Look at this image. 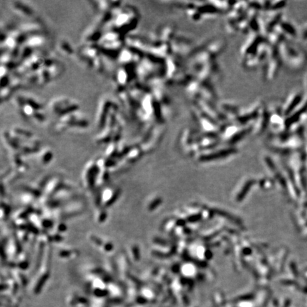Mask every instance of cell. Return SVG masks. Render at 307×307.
Instances as JSON below:
<instances>
[{
  "instance_id": "277c9868",
  "label": "cell",
  "mask_w": 307,
  "mask_h": 307,
  "mask_svg": "<svg viewBox=\"0 0 307 307\" xmlns=\"http://www.w3.org/2000/svg\"><path fill=\"white\" fill-rule=\"evenodd\" d=\"M219 110L225 116L227 120H232L235 122L236 118L240 112L241 108L238 105L233 102L224 101L222 102L219 106Z\"/></svg>"
},
{
  "instance_id": "3957f363",
  "label": "cell",
  "mask_w": 307,
  "mask_h": 307,
  "mask_svg": "<svg viewBox=\"0 0 307 307\" xmlns=\"http://www.w3.org/2000/svg\"><path fill=\"white\" fill-rule=\"evenodd\" d=\"M302 95L299 92H294L287 99L285 103L282 105V112L284 117H290L300 106L302 101Z\"/></svg>"
},
{
  "instance_id": "6da1fadb",
  "label": "cell",
  "mask_w": 307,
  "mask_h": 307,
  "mask_svg": "<svg viewBox=\"0 0 307 307\" xmlns=\"http://www.w3.org/2000/svg\"><path fill=\"white\" fill-rule=\"evenodd\" d=\"M172 45H171V51L176 53V56L181 58V55H191L193 50V42L191 39L184 36L176 35L174 37Z\"/></svg>"
},
{
  "instance_id": "7a4b0ae2",
  "label": "cell",
  "mask_w": 307,
  "mask_h": 307,
  "mask_svg": "<svg viewBox=\"0 0 307 307\" xmlns=\"http://www.w3.org/2000/svg\"><path fill=\"white\" fill-rule=\"evenodd\" d=\"M269 117H270V114H269L268 106L263 104L259 110L258 116L252 124L253 133L259 134L266 131L269 125Z\"/></svg>"
},
{
  "instance_id": "5b68a950",
  "label": "cell",
  "mask_w": 307,
  "mask_h": 307,
  "mask_svg": "<svg viewBox=\"0 0 307 307\" xmlns=\"http://www.w3.org/2000/svg\"><path fill=\"white\" fill-rule=\"evenodd\" d=\"M302 39L304 40H307V25L304 26L302 30Z\"/></svg>"
}]
</instances>
